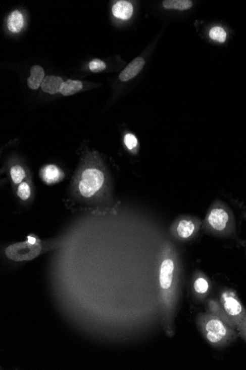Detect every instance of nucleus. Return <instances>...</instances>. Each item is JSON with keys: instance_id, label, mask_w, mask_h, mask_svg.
Segmentation results:
<instances>
[{"instance_id": "obj_20", "label": "nucleus", "mask_w": 246, "mask_h": 370, "mask_svg": "<svg viewBox=\"0 0 246 370\" xmlns=\"http://www.w3.org/2000/svg\"><path fill=\"white\" fill-rule=\"evenodd\" d=\"M17 194L22 200H27L30 198V195H31V190H30L29 184L25 182L20 183L18 187Z\"/></svg>"}, {"instance_id": "obj_18", "label": "nucleus", "mask_w": 246, "mask_h": 370, "mask_svg": "<svg viewBox=\"0 0 246 370\" xmlns=\"http://www.w3.org/2000/svg\"><path fill=\"white\" fill-rule=\"evenodd\" d=\"M11 177L15 184H20L26 177V173L20 166H14L11 170Z\"/></svg>"}, {"instance_id": "obj_1", "label": "nucleus", "mask_w": 246, "mask_h": 370, "mask_svg": "<svg viewBox=\"0 0 246 370\" xmlns=\"http://www.w3.org/2000/svg\"><path fill=\"white\" fill-rule=\"evenodd\" d=\"M179 257L171 242L162 249L159 266V300L162 324L168 337L175 335L174 318L180 292Z\"/></svg>"}, {"instance_id": "obj_12", "label": "nucleus", "mask_w": 246, "mask_h": 370, "mask_svg": "<svg viewBox=\"0 0 246 370\" xmlns=\"http://www.w3.org/2000/svg\"><path fill=\"white\" fill-rule=\"evenodd\" d=\"M45 78L44 70L41 66L35 65L30 70V76L27 79V85L32 90H37L41 86Z\"/></svg>"}, {"instance_id": "obj_6", "label": "nucleus", "mask_w": 246, "mask_h": 370, "mask_svg": "<svg viewBox=\"0 0 246 370\" xmlns=\"http://www.w3.org/2000/svg\"><path fill=\"white\" fill-rule=\"evenodd\" d=\"M105 177L104 172L97 168H88L80 175L78 190L85 198L93 197L104 187Z\"/></svg>"}, {"instance_id": "obj_2", "label": "nucleus", "mask_w": 246, "mask_h": 370, "mask_svg": "<svg viewBox=\"0 0 246 370\" xmlns=\"http://www.w3.org/2000/svg\"><path fill=\"white\" fill-rule=\"evenodd\" d=\"M196 324L204 339L215 348L228 347L236 341L239 336L237 330L231 327L209 310L198 315Z\"/></svg>"}, {"instance_id": "obj_10", "label": "nucleus", "mask_w": 246, "mask_h": 370, "mask_svg": "<svg viewBox=\"0 0 246 370\" xmlns=\"http://www.w3.org/2000/svg\"><path fill=\"white\" fill-rule=\"evenodd\" d=\"M133 6L129 2L118 1L114 5L112 12L117 18L127 20L131 18L133 14Z\"/></svg>"}, {"instance_id": "obj_15", "label": "nucleus", "mask_w": 246, "mask_h": 370, "mask_svg": "<svg viewBox=\"0 0 246 370\" xmlns=\"http://www.w3.org/2000/svg\"><path fill=\"white\" fill-rule=\"evenodd\" d=\"M82 89H83V83L81 81L69 79L62 84L59 93H62L63 96H69L78 93Z\"/></svg>"}, {"instance_id": "obj_14", "label": "nucleus", "mask_w": 246, "mask_h": 370, "mask_svg": "<svg viewBox=\"0 0 246 370\" xmlns=\"http://www.w3.org/2000/svg\"><path fill=\"white\" fill-rule=\"evenodd\" d=\"M24 25V17L20 11L16 10L10 14L8 19V27L12 33H18L22 30Z\"/></svg>"}, {"instance_id": "obj_22", "label": "nucleus", "mask_w": 246, "mask_h": 370, "mask_svg": "<svg viewBox=\"0 0 246 370\" xmlns=\"http://www.w3.org/2000/svg\"><path fill=\"white\" fill-rule=\"evenodd\" d=\"M124 143L129 150H133L137 146L138 141L136 137L131 133H127L124 138Z\"/></svg>"}, {"instance_id": "obj_3", "label": "nucleus", "mask_w": 246, "mask_h": 370, "mask_svg": "<svg viewBox=\"0 0 246 370\" xmlns=\"http://www.w3.org/2000/svg\"><path fill=\"white\" fill-rule=\"evenodd\" d=\"M204 226L210 234L229 236L235 233V218L231 209L220 200H216L209 209Z\"/></svg>"}, {"instance_id": "obj_8", "label": "nucleus", "mask_w": 246, "mask_h": 370, "mask_svg": "<svg viewBox=\"0 0 246 370\" xmlns=\"http://www.w3.org/2000/svg\"><path fill=\"white\" fill-rule=\"evenodd\" d=\"M211 289V282L205 273L197 271L192 278V291L198 299L202 300L208 295Z\"/></svg>"}, {"instance_id": "obj_7", "label": "nucleus", "mask_w": 246, "mask_h": 370, "mask_svg": "<svg viewBox=\"0 0 246 370\" xmlns=\"http://www.w3.org/2000/svg\"><path fill=\"white\" fill-rule=\"evenodd\" d=\"M40 251H41V248L38 242L33 244L27 240L25 242L9 246L6 249V255L11 260L22 261V260H29L34 258L40 253Z\"/></svg>"}, {"instance_id": "obj_17", "label": "nucleus", "mask_w": 246, "mask_h": 370, "mask_svg": "<svg viewBox=\"0 0 246 370\" xmlns=\"http://www.w3.org/2000/svg\"><path fill=\"white\" fill-rule=\"evenodd\" d=\"M192 2L190 0H165L163 2V6L166 9L178 10L185 11L192 8Z\"/></svg>"}, {"instance_id": "obj_19", "label": "nucleus", "mask_w": 246, "mask_h": 370, "mask_svg": "<svg viewBox=\"0 0 246 370\" xmlns=\"http://www.w3.org/2000/svg\"><path fill=\"white\" fill-rule=\"evenodd\" d=\"M210 36L212 39L218 43H224L226 39V33L224 29L220 27H214L210 32Z\"/></svg>"}, {"instance_id": "obj_21", "label": "nucleus", "mask_w": 246, "mask_h": 370, "mask_svg": "<svg viewBox=\"0 0 246 370\" xmlns=\"http://www.w3.org/2000/svg\"><path fill=\"white\" fill-rule=\"evenodd\" d=\"M88 67H89L90 70L91 72H94V73H97V72L105 70L106 65L105 62H103L102 60H100V59H93L92 61L90 62Z\"/></svg>"}, {"instance_id": "obj_11", "label": "nucleus", "mask_w": 246, "mask_h": 370, "mask_svg": "<svg viewBox=\"0 0 246 370\" xmlns=\"http://www.w3.org/2000/svg\"><path fill=\"white\" fill-rule=\"evenodd\" d=\"M64 80L61 77L56 75H47L45 77L44 81L41 84V89L46 93L56 94L60 92Z\"/></svg>"}, {"instance_id": "obj_23", "label": "nucleus", "mask_w": 246, "mask_h": 370, "mask_svg": "<svg viewBox=\"0 0 246 370\" xmlns=\"http://www.w3.org/2000/svg\"><path fill=\"white\" fill-rule=\"evenodd\" d=\"M237 332L240 337L246 342V316L237 328Z\"/></svg>"}, {"instance_id": "obj_16", "label": "nucleus", "mask_w": 246, "mask_h": 370, "mask_svg": "<svg viewBox=\"0 0 246 370\" xmlns=\"http://www.w3.org/2000/svg\"><path fill=\"white\" fill-rule=\"evenodd\" d=\"M207 307H208V310L214 314L216 315L217 316L219 317L222 320L227 323L228 324L230 325L231 327L234 328V325L230 321L229 318L226 316V313L223 311L221 306H220L219 302L215 300V299H209L208 302H207ZM236 330V329H235Z\"/></svg>"}, {"instance_id": "obj_5", "label": "nucleus", "mask_w": 246, "mask_h": 370, "mask_svg": "<svg viewBox=\"0 0 246 370\" xmlns=\"http://www.w3.org/2000/svg\"><path fill=\"white\" fill-rule=\"evenodd\" d=\"M202 226V221L200 219L189 215H182L172 224L170 233L177 240H190L197 235Z\"/></svg>"}, {"instance_id": "obj_4", "label": "nucleus", "mask_w": 246, "mask_h": 370, "mask_svg": "<svg viewBox=\"0 0 246 370\" xmlns=\"http://www.w3.org/2000/svg\"><path fill=\"white\" fill-rule=\"evenodd\" d=\"M219 302L226 316L237 331L238 326L246 316V308L235 291L225 289L220 292Z\"/></svg>"}, {"instance_id": "obj_9", "label": "nucleus", "mask_w": 246, "mask_h": 370, "mask_svg": "<svg viewBox=\"0 0 246 370\" xmlns=\"http://www.w3.org/2000/svg\"><path fill=\"white\" fill-rule=\"evenodd\" d=\"M144 64H145V61L142 57H137L133 59L131 63L128 64L120 74L119 78L120 81L126 82L134 78L142 70Z\"/></svg>"}, {"instance_id": "obj_13", "label": "nucleus", "mask_w": 246, "mask_h": 370, "mask_svg": "<svg viewBox=\"0 0 246 370\" xmlns=\"http://www.w3.org/2000/svg\"><path fill=\"white\" fill-rule=\"evenodd\" d=\"M41 176L46 183H55L62 178V174L60 170L54 165H48L41 171Z\"/></svg>"}]
</instances>
